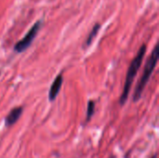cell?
Here are the masks:
<instances>
[{
    "label": "cell",
    "mask_w": 159,
    "mask_h": 158,
    "mask_svg": "<svg viewBox=\"0 0 159 158\" xmlns=\"http://www.w3.org/2000/svg\"><path fill=\"white\" fill-rule=\"evenodd\" d=\"M146 49H147V47H146L145 44H143L140 47L139 51L137 52V55L134 57V59L131 61V62H130V64L129 66L127 75H126L125 84H124V88H123V90H122V93H121V96H120V99H119L120 105H124L126 103L128 98H129L132 83H133L134 78H135L137 73L139 72V69H140V67H141V65L143 63L144 55L146 53Z\"/></svg>",
    "instance_id": "1"
},
{
    "label": "cell",
    "mask_w": 159,
    "mask_h": 158,
    "mask_svg": "<svg viewBox=\"0 0 159 158\" xmlns=\"http://www.w3.org/2000/svg\"><path fill=\"white\" fill-rule=\"evenodd\" d=\"M157 61H158V46L156 45L152 54L149 56V58L146 61L143 75H142L139 83L137 84V86L135 88L134 94H133V102H138L141 99L142 94L144 90V88L146 87V85H147L155 68H156Z\"/></svg>",
    "instance_id": "2"
},
{
    "label": "cell",
    "mask_w": 159,
    "mask_h": 158,
    "mask_svg": "<svg viewBox=\"0 0 159 158\" xmlns=\"http://www.w3.org/2000/svg\"><path fill=\"white\" fill-rule=\"evenodd\" d=\"M41 26H42V20H37L30 28V30L27 32V34L22 37V39H20V41H18L15 44L14 51L17 53H22L23 51H25L31 46V44L33 43V41L36 37L38 32L40 31Z\"/></svg>",
    "instance_id": "3"
},
{
    "label": "cell",
    "mask_w": 159,
    "mask_h": 158,
    "mask_svg": "<svg viewBox=\"0 0 159 158\" xmlns=\"http://www.w3.org/2000/svg\"><path fill=\"white\" fill-rule=\"evenodd\" d=\"M62 82H63V75L61 73L60 74H58V76L54 79L53 83L50 86L49 88V92H48V100L50 102H53L56 100L58 94L60 93L61 88L62 86Z\"/></svg>",
    "instance_id": "4"
},
{
    "label": "cell",
    "mask_w": 159,
    "mask_h": 158,
    "mask_svg": "<svg viewBox=\"0 0 159 158\" xmlns=\"http://www.w3.org/2000/svg\"><path fill=\"white\" fill-rule=\"evenodd\" d=\"M22 107H15L13 108L8 115H7L6 119H5V123L7 127H10L12 125H14L20 117V115H22Z\"/></svg>",
    "instance_id": "5"
},
{
    "label": "cell",
    "mask_w": 159,
    "mask_h": 158,
    "mask_svg": "<svg viewBox=\"0 0 159 158\" xmlns=\"http://www.w3.org/2000/svg\"><path fill=\"white\" fill-rule=\"evenodd\" d=\"M100 28H101V24H100V23H96V24L93 26V28L91 29L89 34L88 35V38H87V40H86V42H85V44H84V47H89V46L92 44L94 38L96 37V35L98 34V33H99V31H100Z\"/></svg>",
    "instance_id": "6"
},
{
    "label": "cell",
    "mask_w": 159,
    "mask_h": 158,
    "mask_svg": "<svg viewBox=\"0 0 159 158\" xmlns=\"http://www.w3.org/2000/svg\"><path fill=\"white\" fill-rule=\"evenodd\" d=\"M95 112V102L94 101H89L88 103V110H87V121H89L90 118L93 116Z\"/></svg>",
    "instance_id": "7"
},
{
    "label": "cell",
    "mask_w": 159,
    "mask_h": 158,
    "mask_svg": "<svg viewBox=\"0 0 159 158\" xmlns=\"http://www.w3.org/2000/svg\"><path fill=\"white\" fill-rule=\"evenodd\" d=\"M152 158H157V155H155V156H154Z\"/></svg>",
    "instance_id": "8"
}]
</instances>
